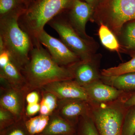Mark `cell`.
I'll use <instances>...</instances> for the list:
<instances>
[{"label":"cell","instance_id":"17","mask_svg":"<svg viewBox=\"0 0 135 135\" xmlns=\"http://www.w3.org/2000/svg\"><path fill=\"white\" fill-rule=\"evenodd\" d=\"M98 34L102 45L111 51L119 52L121 49L116 35L106 25L100 23Z\"/></svg>","mask_w":135,"mask_h":135},{"label":"cell","instance_id":"24","mask_svg":"<svg viewBox=\"0 0 135 135\" xmlns=\"http://www.w3.org/2000/svg\"><path fill=\"white\" fill-rule=\"evenodd\" d=\"M81 118L79 135H99L91 114Z\"/></svg>","mask_w":135,"mask_h":135},{"label":"cell","instance_id":"30","mask_svg":"<svg viewBox=\"0 0 135 135\" xmlns=\"http://www.w3.org/2000/svg\"><path fill=\"white\" fill-rule=\"evenodd\" d=\"M10 60V56L7 50L0 52V68L5 66Z\"/></svg>","mask_w":135,"mask_h":135},{"label":"cell","instance_id":"9","mask_svg":"<svg viewBox=\"0 0 135 135\" xmlns=\"http://www.w3.org/2000/svg\"><path fill=\"white\" fill-rule=\"evenodd\" d=\"M4 87L7 88H2L1 90V107L11 112L17 122L26 118L24 115L25 102L26 93L29 91L27 90L17 89L10 86Z\"/></svg>","mask_w":135,"mask_h":135},{"label":"cell","instance_id":"33","mask_svg":"<svg viewBox=\"0 0 135 135\" xmlns=\"http://www.w3.org/2000/svg\"><path fill=\"white\" fill-rule=\"evenodd\" d=\"M35 1V0H27V1H28V3H29V5L32 3L34 1Z\"/></svg>","mask_w":135,"mask_h":135},{"label":"cell","instance_id":"14","mask_svg":"<svg viewBox=\"0 0 135 135\" xmlns=\"http://www.w3.org/2000/svg\"><path fill=\"white\" fill-rule=\"evenodd\" d=\"M1 79L5 80L11 86L18 89L27 90V84L21 70L11 61L0 68Z\"/></svg>","mask_w":135,"mask_h":135},{"label":"cell","instance_id":"34","mask_svg":"<svg viewBox=\"0 0 135 135\" xmlns=\"http://www.w3.org/2000/svg\"><path fill=\"white\" fill-rule=\"evenodd\" d=\"M103 0H98V3H99V2H101V1H102Z\"/></svg>","mask_w":135,"mask_h":135},{"label":"cell","instance_id":"13","mask_svg":"<svg viewBox=\"0 0 135 135\" xmlns=\"http://www.w3.org/2000/svg\"><path fill=\"white\" fill-rule=\"evenodd\" d=\"M95 57L91 60H80L71 67L74 75V80L82 87L101 79L98 66L94 61Z\"/></svg>","mask_w":135,"mask_h":135},{"label":"cell","instance_id":"28","mask_svg":"<svg viewBox=\"0 0 135 135\" xmlns=\"http://www.w3.org/2000/svg\"><path fill=\"white\" fill-rule=\"evenodd\" d=\"M40 104H27L26 109V113L27 117H31L40 112Z\"/></svg>","mask_w":135,"mask_h":135},{"label":"cell","instance_id":"15","mask_svg":"<svg viewBox=\"0 0 135 135\" xmlns=\"http://www.w3.org/2000/svg\"><path fill=\"white\" fill-rule=\"evenodd\" d=\"M73 124L55 113L50 116L48 124L42 135H74Z\"/></svg>","mask_w":135,"mask_h":135},{"label":"cell","instance_id":"2","mask_svg":"<svg viewBox=\"0 0 135 135\" xmlns=\"http://www.w3.org/2000/svg\"><path fill=\"white\" fill-rule=\"evenodd\" d=\"M26 8H22L0 18V38L11 60L22 70L28 62L34 47L29 35L20 27L18 20Z\"/></svg>","mask_w":135,"mask_h":135},{"label":"cell","instance_id":"19","mask_svg":"<svg viewBox=\"0 0 135 135\" xmlns=\"http://www.w3.org/2000/svg\"><path fill=\"white\" fill-rule=\"evenodd\" d=\"M130 73H135V55L128 62L117 66L103 69L101 71V74L104 77H111Z\"/></svg>","mask_w":135,"mask_h":135},{"label":"cell","instance_id":"26","mask_svg":"<svg viewBox=\"0 0 135 135\" xmlns=\"http://www.w3.org/2000/svg\"><path fill=\"white\" fill-rule=\"evenodd\" d=\"M42 90V99L48 106L51 113L55 112L58 106L59 99L54 94L50 92Z\"/></svg>","mask_w":135,"mask_h":135},{"label":"cell","instance_id":"29","mask_svg":"<svg viewBox=\"0 0 135 135\" xmlns=\"http://www.w3.org/2000/svg\"><path fill=\"white\" fill-rule=\"evenodd\" d=\"M123 105L126 109L135 106V92H130L123 99Z\"/></svg>","mask_w":135,"mask_h":135},{"label":"cell","instance_id":"22","mask_svg":"<svg viewBox=\"0 0 135 135\" xmlns=\"http://www.w3.org/2000/svg\"><path fill=\"white\" fill-rule=\"evenodd\" d=\"M123 46L128 50L135 49V20L126 25L123 32Z\"/></svg>","mask_w":135,"mask_h":135},{"label":"cell","instance_id":"18","mask_svg":"<svg viewBox=\"0 0 135 135\" xmlns=\"http://www.w3.org/2000/svg\"><path fill=\"white\" fill-rule=\"evenodd\" d=\"M50 116L40 115L26 120V127L31 135L40 134L48 124Z\"/></svg>","mask_w":135,"mask_h":135},{"label":"cell","instance_id":"6","mask_svg":"<svg viewBox=\"0 0 135 135\" xmlns=\"http://www.w3.org/2000/svg\"><path fill=\"white\" fill-rule=\"evenodd\" d=\"M48 24L56 31L60 40L81 60H91L95 57V42L89 41L81 37L63 13L55 17Z\"/></svg>","mask_w":135,"mask_h":135},{"label":"cell","instance_id":"16","mask_svg":"<svg viewBox=\"0 0 135 135\" xmlns=\"http://www.w3.org/2000/svg\"><path fill=\"white\" fill-rule=\"evenodd\" d=\"M105 84L125 92H135V73H128L111 77L101 75Z\"/></svg>","mask_w":135,"mask_h":135},{"label":"cell","instance_id":"1","mask_svg":"<svg viewBox=\"0 0 135 135\" xmlns=\"http://www.w3.org/2000/svg\"><path fill=\"white\" fill-rule=\"evenodd\" d=\"M21 72L29 91L41 89L51 83L74 79L71 68L59 65L42 45L34 47Z\"/></svg>","mask_w":135,"mask_h":135},{"label":"cell","instance_id":"23","mask_svg":"<svg viewBox=\"0 0 135 135\" xmlns=\"http://www.w3.org/2000/svg\"><path fill=\"white\" fill-rule=\"evenodd\" d=\"M26 119L16 122L8 127L0 131V135H31L25 124Z\"/></svg>","mask_w":135,"mask_h":135},{"label":"cell","instance_id":"5","mask_svg":"<svg viewBox=\"0 0 135 135\" xmlns=\"http://www.w3.org/2000/svg\"><path fill=\"white\" fill-rule=\"evenodd\" d=\"M91 116L99 135H121L127 109L123 101L90 104Z\"/></svg>","mask_w":135,"mask_h":135},{"label":"cell","instance_id":"3","mask_svg":"<svg viewBox=\"0 0 135 135\" xmlns=\"http://www.w3.org/2000/svg\"><path fill=\"white\" fill-rule=\"evenodd\" d=\"M73 0H35L18 20L20 27L31 38L35 47L40 46L38 37L46 24L67 11Z\"/></svg>","mask_w":135,"mask_h":135},{"label":"cell","instance_id":"20","mask_svg":"<svg viewBox=\"0 0 135 135\" xmlns=\"http://www.w3.org/2000/svg\"><path fill=\"white\" fill-rule=\"evenodd\" d=\"M28 7L27 0H0V18Z\"/></svg>","mask_w":135,"mask_h":135},{"label":"cell","instance_id":"10","mask_svg":"<svg viewBox=\"0 0 135 135\" xmlns=\"http://www.w3.org/2000/svg\"><path fill=\"white\" fill-rule=\"evenodd\" d=\"M40 89L52 93L59 100L81 99L90 103L88 96L84 88L74 80L51 83Z\"/></svg>","mask_w":135,"mask_h":135},{"label":"cell","instance_id":"7","mask_svg":"<svg viewBox=\"0 0 135 135\" xmlns=\"http://www.w3.org/2000/svg\"><path fill=\"white\" fill-rule=\"evenodd\" d=\"M38 41L46 47L53 60L60 66L70 67L81 60L61 40L51 36L44 30L39 36Z\"/></svg>","mask_w":135,"mask_h":135},{"label":"cell","instance_id":"27","mask_svg":"<svg viewBox=\"0 0 135 135\" xmlns=\"http://www.w3.org/2000/svg\"><path fill=\"white\" fill-rule=\"evenodd\" d=\"M40 99L39 93L34 90L28 92L26 97V101L27 104L38 103Z\"/></svg>","mask_w":135,"mask_h":135},{"label":"cell","instance_id":"21","mask_svg":"<svg viewBox=\"0 0 135 135\" xmlns=\"http://www.w3.org/2000/svg\"><path fill=\"white\" fill-rule=\"evenodd\" d=\"M121 135H135V106L127 109Z\"/></svg>","mask_w":135,"mask_h":135},{"label":"cell","instance_id":"32","mask_svg":"<svg viewBox=\"0 0 135 135\" xmlns=\"http://www.w3.org/2000/svg\"><path fill=\"white\" fill-rule=\"evenodd\" d=\"M86 2L92 5L94 8H96L98 4V0H84Z\"/></svg>","mask_w":135,"mask_h":135},{"label":"cell","instance_id":"31","mask_svg":"<svg viewBox=\"0 0 135 135\" xmlns=\"http://www.w3.org/2000/svg\"><path fill=\"white\" fill-rule=\"evenodd\" d=\"M40 105V112L41 115H44V116H50L52 114L48 106L42 100H41Z\"/></svg>","mask_w":135,"mask_h":135},{"label":"cell","instance_id":"25","mask_svg":"<svg viewBox=\"0 0 135 135\" xmlns=\"http://www.w3.org/2000/svg\"><path fill=\"white\" fill-rule=\"evenodd\" d=\"M17 121L15 116L9 111L0 108V131L14 124Z\"/></svg>","mask_w":135,"mask_h":135},{"label":"cell","instance_id":"35","mask_svg":"<svg viewBox=\"0 0 135 135\" xmlns=\"http://www.w3.org/2000/svg\"><path fill=\"white\" fill-rule=\"evenodd\" d=\"M42 135L39 134V135Z\"/></svg>","mask_w":135,"mask_h":135},{"label":"cell","instance_id":"11","mask_svg":"<svg viewBox=\"0 0 135 135\" xmlns=\"http://www.w3.org/2000/svg\"><path fill=\"white\" fill-rule=\"evenodd\" d=\"M83 87L88 96L90 104L107 103L117 101L126 93L105 84L100 80Z\"/></svg>","mask_w":135,"mask_h":135},{"label":"cell","instance_id":"12","mask_svg":"<svg viewBox=\"0 0 135 135\" xmlns=\"http://www.w3.org/2000/svg\"><path fill=\"white\" fill-rule=\"evenodd\" d=\"M91 109L90 103L84 100L59 99L58 106L54 113L73 123L79 117L90 114Z\"/></svg>","mask_w":135,"mask_h":135},{"label":"cell","instance_id":"4","mask_svg":"<svg viewBox=\"0 0 135 135\" xmlns=\"http://www.w3.org/2000/svg\"><path fill=\"white\" fill-rule=\"evenodd\" d=\"M92 20L119 36L126 24L135 20V0H103L95 8Z\"/></svg>","mask_w":135,"mask_h":135},{"label":"cell","instance_id":"8","mask_svg":"<svg viewBox=\"0 0 135 135\" xmlns=\"http://www.w3.org/2000/svg\"><path fill=\"white\" fill-rule=\"evenodd\" d=\"M95 8L86 2L73 0L71 6L67 11L66 16L75 31L83 38L90 41L95 42L86 31V26L89 20H91Z\"/></svg>","mask_w":135,"mask_h":135}]
</instances>
